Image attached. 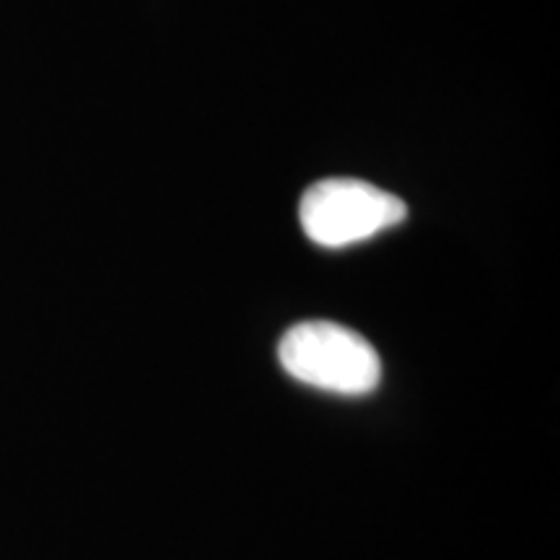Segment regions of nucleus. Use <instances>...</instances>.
Listing matches in <instances>:
<instances>
[{"instance_id": "nucleus-1", "label": "nucleus", "mask_w": 560, "mask_h": 560, "mask_svg": "<svg viewBox=\"0 0 560 560\" xmlns=\"http://www.w3.org/2000/svg\"><path fill=\"white\" fill-rule=\"evenodd\" d=\"M278 361L291 380L335 395H369L382 382L376 348L338 322H299L283 335Z\"/></svg>"}, {"instance_id": "nucleus-2", "label": "nucleus", "mask_w": 560, "mask_h": 560, "mask_svg": "<svg viewBox=\"0 0 560 560\" xmlns=\"http://www.w3.org/2000/svg\"><path fill=\"white\" fill-rule=\"evenodd\" d=\"M408 219V206L363 179L314 182L299 202V221L314 244L327 249L366 242Z\"/></svg>"}]
</instances>
